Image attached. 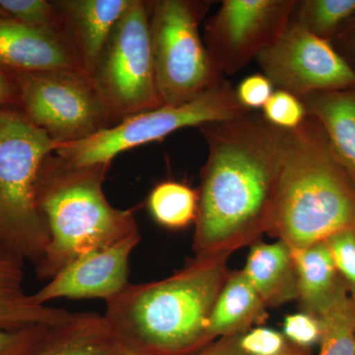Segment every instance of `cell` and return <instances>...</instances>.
<instances>
[{
	"instance_id": "32",
	"label": "cell",
	"mask_w": 355,
	"mask_h": 355,
	"mask_svg": "<svg viewBox=\"0 0 355 355\" xmlns=\"http://www.w3.org/2000/svg\"><path fill=\"white\" fill-rule=\"evenodd\" d=\"M0 106L18 107L17 91L9 76H0Z\"/></svg>"
},
{
	"instance_id": "27",
	"label": "cell",
	"mask_w": 355,
	"mask_h": 355,
	"mask_svg": "<svg viewBox=\"0 0 355 355\" xmlns=\"http://www.w3.org/2000/svg\"><path fill=\"white\" fill-rule=\"evenodd\" d=\"M50 328L38 324L18 330H0V355L29 354Z\"/></svg>"
},
{
	"instance_id": "5",
	"label": "cell",
	"mask_w": 355,
	"mask_h": 355,
	"mask_svg": "<svg viewBox=\"0 0 355 355\" xmlns=\"http://www.w3.org/2000/svg\"><path fill=\"white\" fill-rule=\"evenodd\" d=\"M58 146L18 107L0 106V249L35 266L49 244L37 205V176Z\"/></svg>"
},
{
	"instance_id": "18",
	"label": "cell",
	"mask_w": 355,
	"mask_h": 355,
	"mask_svg": "<svg viewBox=\"0 0 355 355\" xmlns=\"http://www.w3.org/2000/svg\"><path fill=\"white\" fill-rule=\"evenodd\" d=\"M243 275L263 304L279 305L298 297L291 249L286 243H259L248 254Z\"/></svg>"
},
{
	"instance_id": "1",
	"label": "cell",
	"mask_w": 355,
	"mask_h": 355,
	"mask_svg": "<svg viewBox=\"0 0 355 355\" xmlns=\"http://www.w3.org/2000/svg\"><path fill=\"white\" fill-rule=\"evenodd\" d=\"M209 148L196 219L197 257L268 228L288 130L248 112L198 128Z\"/></svg>"
},
{
	"instance_id": "10",
	"label": "cell",
	"mask_w": 355,
	"mask_h": 355,
	"mask_svg": "<svg viewBox=\"0 0 355 355\" xmlns=\"http://www.w3.org/2000/svg\"><path fill=\"white\" fill-rule=\"evenodd\" d=\"M296 0H223L205 24V48L222 76H234L286 32Z\"/></svg>"
},
{
	"instance_id": "2",
	"label": "cell",
	"mask_w": 355,
	"mask_h": 355,
	"mask_svg": "<svg viewBox=\"0 0 355 355\" xmlns=\"http://www.w3.org/2000/svg\"><path fill=\"white\" fill-rule=\"evenodd\" d=\"M224 277L219 254L197 257L168 279L128 282L106 301L103 316L133 355H184L209 338Z\"/></svg>"
},
{
	"instance_id": "23",
	"label": "cell",
	"mask_w": 355,
	"mask_h": 355,
	"mask_svg": "<svg viewBox=\"0 0 355 355\" xmlns=\"http://www.w3.org/2000/svg\"><path fill=\"white\" fill-rule=\"evenodd\" d=\"M317 317L322 327L320 355H355V302L345 286Z\"/></svg>"
},
{
	"instance_id": "13",
	"label": "cell",
	"mask_w": 355,
	"mask_h": 355,
	"mask_svg": "<svg viewBox=\"0 0 355 355\" xmlns=\"http://www.w3.org/2000/svg\"><path fill=\"white\" fill-rule=\"evenodd\" d=\"M50 70L83 71L73 51L60 35L0 17V76Z\"/></svg>"
},
{
	"instance_id": "24",
	"label": "cell",
	"mask_w": 355,
	"mask_h": 355,
	"mask_svg": "<svg viewBox=\"0 0 355 355\" xmlns=\"http://www.w3.org/2000/svg\"><path fill=\"white\" fill-rule=\"evenodd\" d=\"M0 8L18 22L62 36L60 14L55 1L0 0Z\"/></svg>"
},
{
	"instance_id": "3",
	"label": "cell",
	"mask_w": 355,
	"mask_h": 355,
	"mask_svg": "<svg viewBox=\"0 0 355 355\" xmlns=\"http://www.w3.org/2000/svg\"><path fill=\"white\" fill-rule=\"evenodd\" d=\"M268 230L291 249L355 230V184L320 121L288 130Z\"/></svg>"
},
{
	"instance_id": "8",
	"label": "cell",
	"mask_w": 355,
	"mask_h": 355,
	"mask_svg": "<svg viewBox=\"0 0 355 355\" xmlns=\"http://www.w3.org/2000/svg\"><path fill=\"white\" fill-rule=\"evenodd\" d=\"M114 120L164 106L159 95L149 31L148 1L130 0L90 76Z\"/></svg>"
},
{
	"instance_id": "16",
	"label": "cell",
	"mask_w": 355,
	"mask_h": 355,
	"mask_svg": "<svg viewBox=\"0 0 355 355\" xmlns=\"http://www.w3.org/2000/svg\"><path fill=\"white\" fill-rule=\"evenodd\" d=\"M28 355H133L106 320L96 312L73 313L67 323L51 327Z\"/></svg>"
},
{
	"instance_id": "35",
	"label": "cell",
	"mask_w": 355,
	"mask_h": 355,
	"mask_svg": "<svg viewBox=\"0 0 355 355\" xmlns=\"http://www.w3.org/2000/svg\"><path fill=\"white\" fill-rule=\"evenodd\" d=\"M354 302H355V300H354Z\"/></svg>"
},
{
	"instance_id": "25",
	"label": "cell",
	"mask_w": 355,
	"mask_h": 355,
	"mask_svg": "<svg viewBox=\"0 0 355 355\" xmlns=\"http://www.w3.org/2000/svg\"><path fill=\"white\" fill-rule=\"evenodd\" d=\"M261 110L266 121L284 130H296L307 116L304 104L299 98L279 89L273 91Z\"/></svg>"
},
{
	"instance_id": "17",
	"label": "cell",
	"mask_w": 355,
	"mask_h": 355,
	"mask_svg": "<svg viewBox=\"0 0 355 355\" xmlns=\"http://www.w3.org/2000/svg\"><path fill=\"white\" fill-rule=\"evenodd\" d=\"M301 101L323 127L336 158L355 184V88L322 91Z\"/></svg>"
},
{
	"instance_id": "30",
	"label": "cell",
	"mask_w": 355,
	"mask_h": 355,
	"mask_svg": "<svg viewBox=\"0 0 355 355\" xmlns=\"http://www.w3.org/2000/svg\"><path fill=\"white\" fill-rule=\"evenodd\" d=\"M239 345L248 355H279L284 347V336L270 328H257L240 338Z\"/></svg>"
},
{
	"instance_id": "28",
	"label": "cell",
	"mask_w": 355,
	"mask_h": 355,
	"mask_svg": "<svg viewBox=\"0 0 355 355\" xmlns=\"http://www.w3.org/2000/svg\"><path fill=\"white\" fill-rule=\"evenodd\" d=\"M284 335L300 347H311L321 342L322 327L319 318L309 313L288 315L284 322Z\"/></svg>"
},
{
	"instance_id": "11",
	"label": "cell",
	"mask_w": 355,
	"mask_h": 355,
	"mask_svg": "<svg viewBox=\"0 0 355 355\" xmlns=\"http://www.w3.org/2000/svg\"><path fill=\"white\" fill-rule=\"evenodd\" d=\"M273 87L302 99L311 93L355 88V69L327 40L289 24L256 58Z\"/></svg>"
},
{
	"instance_id": "31",
	"label": "cell",
	"mask_w": 355,
	"mask_h": 355,
	"mask_svg": "<svg viewBox=\"0 0 355 355\" xmlns=\"http://www.w3.org/2000/svg\"><path fill=\"white\" fill-rule=\"evenodd\" d=\"M331 44L335 46L338 53L355 69V15L343 27L342 31L331 40Z\"/></svg>"
},
{
	"instance_id": "26",
	"label": "cell",
	"mask_w": 355,
	"mask_h": 355,
	"mask_svg": "<svg viewBox=\"0 0 355 355\" xmlns=\"http://www.w3.org/2000/svg\"><path fill=\"white\" fill-rule=\"evenodd\" d=\"M336 272L342 275L354 292L355 300V230H345L326 241Z\"/></svg>"
},
{
	"instance_id": "7",
	"label": "cell",
	"mask_w": 355,
	"mask_h": 355,
	"mask_svg": "<svg viewBox=\"0 0 355 355\" xmlns=\"http://www.w3.org/2000/svg\"><path fill=\"white\" fill-rule=\"evenodd\" d=\"M249 110L238 101L235 88L224 79L197 99L181 106H164L133 114L114 127L71 144H60L55 153L76 167L111 165L123 151L165 139L184 128L231 120Z\"/></svg>"
},
{
	"instance_id": "19",
	"label": "cell",
	"mask_w": 355,
	"mask_h": 355,
	"mask_svg": "<svg viewBox=\"0 0 355 355\" xmlns=\"http://www.w3.org/2000/svg\"><path fill=\"white\" fill-rule=\"evenodd\" d=\"M297 279L298 297L309 314L319 316L331 302L343 284L326 242L291 249Z\"/></svg>"
},
{
	"instance_id": "29",
	"label": "cell",
	"mask_w": 355,
	"mask_h": 355,
	"mask_svg": "<svg viewBox=\"0 0 355 355\" xmlns=\"http://www.w3.org/2000/svg\"><path fill=\"white\" fill-rule=\"evenodd\" d=\"M272 83L263 73H254L243 79L235 88L238 101L249 111L263 109L273 91Z\"/></svg>"
},
{
	"instance_id": "15",
	"label": "cell",
	"mask_w": 355,
	"mask_h": 355,
	"mask_svg": "<svg viewBox=\"0 0 355 355\" xmlns=\"http://www.w3.org/2000/svg\"><path fill=\"white\" fill-rule=\"evenodd\" d=\"M24 265L19 257L0 249V330L67 323L73 313L38 304L25 291Z\"/></svg>"
},
{
	"instance_id": "4",
	"label": "cell",
	"mask_w": 355,
	"mask_h": 355,
	"mask_svg": "<svg viewBox=\"0 0 355 355\" xmlns=\"http://www.w3.org/2000/svg\"><path fill=\"white\" fill-rule=\"evenodd\" d=\"M110 165L76 167L57 153L42 162L36 181L37 205L49 244L36 265L38 279L50 282L83 254L140 234L135 210L113 207L103 190Z\"/></svg>"
},
{
	"instance_id": "21",
	"label": "cell",
	"mask_w": 355,
	"mask_h": 355,
	"mask_svg": "<svg viewBox=\"0 0 355 355\" xmlns=\"http://www.w3.org/2000/svg\"><path fill=\"white\" fill-rule=\"evenodd\" d=\"M154 220L169 229L188 227L198 216V191L183 183L165 181L156 184L148 200Z\"/></svg>"
},
{
	"instance_id": "14",
	"label": "cell",
	"mask_w": 355,
	"mask_h": 355,
	"mask_svg": "<svg viewBox=\"0 0 355 355\" xmlns=\"http://www.w3.org/2000/svg\"><path fill=\"white\" fill-rule=\"evenodd\" d=\"M62 37L90 77L116 21L130 0H55Z\"/></svg>"
},
{
	"instance_id": "6",
	"label": "cell",
	"mask_w": 355,
	"mask_h": 355,
	"mask_svg": "<svg viewBox=\"0 0 355 355\" xmlns=\"http://www.w3.org/2000/svg\"><path fill=\"white\" fill-rule=\"evenodd\" d=\"M214 1H148L154 71L163 104L181 106L226 79L217 71L200 33Z\"/></svg>"
},
{
	"instance_id": "34",
	"label": "cell",
	"mask_w": 355,
	"mask_h": 355,
	"mask_svg": "<svg viewBox=\"0 0 355 355\" xmlns=\"http://www.w3.org/2000/svg\"><path fill=\"white\" fill-rule=\"evenodd\" d=\"M0 17H8L1 8H0Z\"/></svg>"
},
{
	"instance_id": "33",
	"label": "cell",
	"mask_w": 355,
	"mask_h": 355,
	"mask_svg": "<svg viewBox=\"0 0 355 355\" xmlns=\"http://www.w3.org/2000/svg\"><path fill=\"white\" fill-rule=\"evenodd\" d=\"M197 355H246L243 352L240 345H232V343H226V345H216L200 352Z\"/></svg>"
},
{
	"instance_id": "20",
	"label": "cell",
	"mask_w": 355,
	"mask_h": 355,
	"mask_svg": "<svg viewBox=\"0 0 355 355\" xmlns=\"http://www.w3.org/2000/svg\"><path fill=\"white\" fill-rule=\"evenodd\" d=\"M263 302L243 272L223 284L210 315L209 336L227 335L251 323L263 309Z\"/></svg>"
},
{
	"instance_id": "12",
	"label": "cell",
	"mask_w": 355,
	"mask_h": 355,
	"mask_svg": "<svg viewBox=\"0 0 355 355\" xmlns=\"http://www.w3.org/2000/svg\"><path fill=\"white\" fill-rule=\"evenodd\" d=\"M141 239L140 234L90 252L62 268L48 284L32 294L38 304L69 299H104L120 293L128 284V261Z\"/></svg>"
},
{
	"instance_id": "22",
	"label": "cell",
	"mask_w": 355,
	"mask_h": 355,
	"mask_svg": "<svg viewBox=\"0 0 355 355\" xmlns=\"http://www.w3.org/2000/svg\"><path fill=\"white\" fill-rule=\"evenodd\" d=\"M355 15V0H296L291 23L331 42Z\"/></svg>"
},
{
	"instance_id": "9",
	"label": "cell",
	"mask_w": 355,
	"mask_h": 355,
	"mask_svg": "<svg viewBox=\"0 0 355 355\" xmlns=\"http://www.w3.org/2000/svg\"><path fill=\"white\" fill-rule=\"evenodd\" d=\"M18 108L57 141H80L116 125L92 79L80 70H50L10 76Z\"/></svg>"
}]
</instances>
